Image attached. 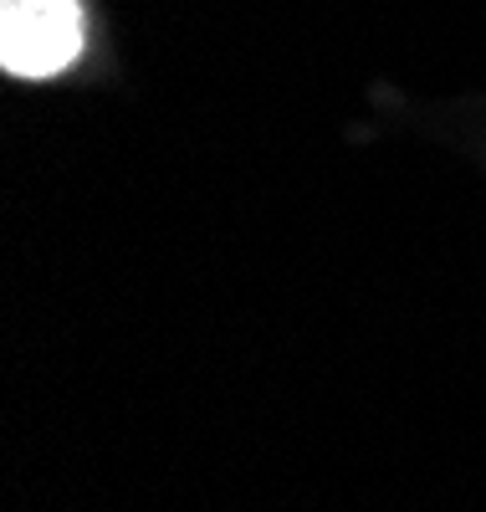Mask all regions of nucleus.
Here are the masks:
<instances>
[{
  "label": "nucleus",
  "mask_w": 486,
  "mask_h": 512,
  "mask_svg": "<svg viewBox=\"0 0 486 512\" xmlns=\"http://www.w3.org/2000/svg\"><path fill=\"white\" fill-rule=\"evenodd\" d=\"M82 57V6L77 0H0V67L41 82Z\"/></svg>",
  "instance_id": "obj_1"
}]
</instances>
